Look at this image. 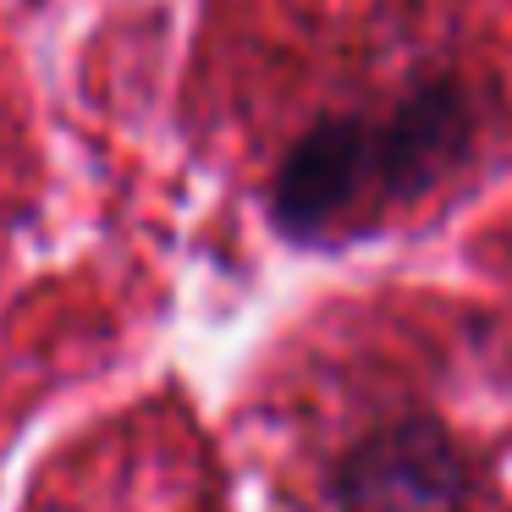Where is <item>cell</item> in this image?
Listing matches in <instances>:
<instances>
[{
  "mask_svg": "<svg viewBox=\"0 0 512 512\" xmlns=\"http://www.w3.org/2000/svg\"><path fill=\"white\" fill-rule=\"evenodd\" d=\"M479 133L463 83H413L375 111L314 122L276 166L270 204L281 232L331 237L430 193L468 160Z\"/></svg>",
  "mask_w": 512,
  "mask_h": 512,
  "instance_id": "obj_1",
  "label": "cell"
},
{
  "mask_svg": "<svg viewBox=\"0 0 512 512\" xmlns=\"http://www.w3.org/2000/svg\"><path fill=\"white\" fill-rule=\"evenodd\" d=\"M342 512H474L468 457L430 419H397L364 435L336 479Z\"/></svg>",
  "mask_w": 512,
  "mask_h": 512,
  "instance_id": "obj_2",
  "label": "cell"
}]
</instances>
